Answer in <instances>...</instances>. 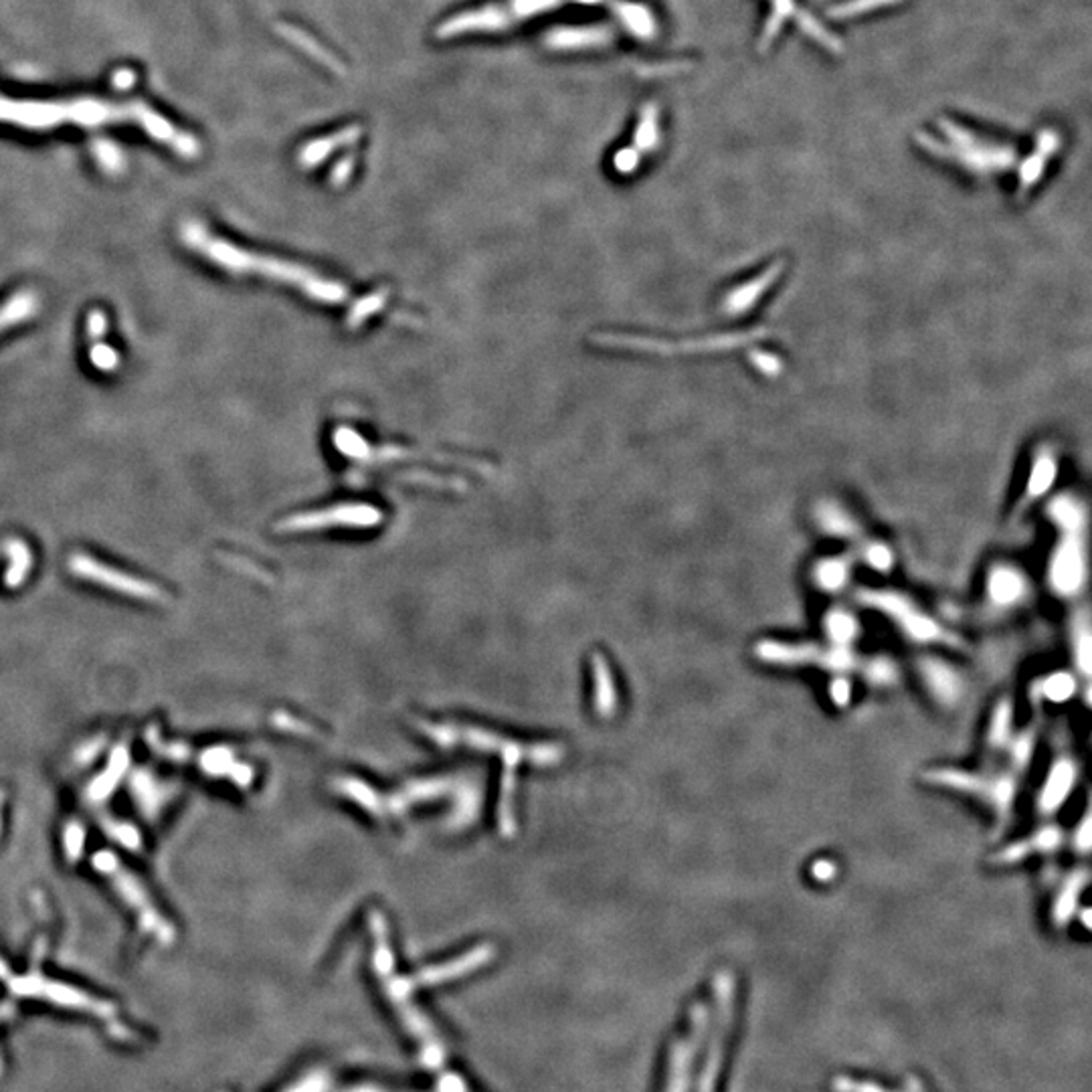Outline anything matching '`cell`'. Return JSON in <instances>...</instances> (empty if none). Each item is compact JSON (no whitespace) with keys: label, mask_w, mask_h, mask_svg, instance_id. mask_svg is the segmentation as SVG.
Listing matches in <instances>:
<instances>
[{"label":"cell","mask_w":1092,"mask_h":1092,"mask_svg":"<svg viewBox=\"0 0 1092 1092\" xmlns=\"http://www.w3.org/2000/svg\"><path fill=\"white\" fill-rule=\"evenodd\" d=\"M923 781L979 801L992 811L997 831H1003L1014 820L1022 775L1008 765L999 767L994 761H985L981 769L933 767L925 770Z\"/></svg>","instance_id":"3957f363"},{"label":"cell","mask_w":1092,"mask_h":1092,"mask_svg":"<svg viewBox=\"0 0 1092 1092\" xmlns=\"http://www.w3.org/2000/svg\"><path fill=\"white\" fill-rule=\"evenodd\" d=\"M858 603L884 615L910 644L920 648H945L966 650V639H961L953 630L940 624L937 617L927 613L910 597L890 589H860L855 593Z\"/></svg>","instance_id":"277c9868"},{"label":"cell","mask_w":1092,"mask_h":1092,"mask_svg":"<svg viewBox=\"0 0 1092 1092\" xmlns=\"http://www.w3.org/2000/svg\"><path fill=\"white\" fill-rule=\"evenodd\" d=\"M862 561L876 573H890L894 565V554L882 543H868L862 548Z\"/></svg>","instance_id":"1f68e13d"},{"label":"cell","mask_w":1092,"mask_h":1092,"mask_svg":"<svg viewBox=\"0 0 1092 1092\" xmlns=\"http://www.w3.org/2000/svg\"><path fill=\"white\" fill-rule=\"evenodd\" d=\"M1070 652H1073L1077 676L1082 680L1084 686H1088L1092 666V630L1088 611L1077 613L1073 624H1070Z\"/></svg>","instance_id":"ffe728a7"},{"label":"cell","mask_w":1092,"mask_h":1092,"mask_svg":"<svg viewBox=\"0 0 1092 1092\" xmlns=\"http://www.w3.org/2000/svg\"><path fill=\"white\" fill-rule=\"evenodd\" d=\"M1058 476V460L1054 456L1052 449H1042L1038 452V456L1034 458L1032 469H1030V480L1025 484V491L1023 496L1020 498V504L1016 506L1014 517L1018 518L1020 514L1027 508L1032 506L1034 502H1038L1048 490L1052 488L1054 480Z\"/></svg>","instance_id":"e0dca14e"},{"label":"cell","mask_w":1092,"mask_h":1092,"mask_svg":"<svg viewBox=\"0 0 1092 1092\" xmlns=\"http://www.w3.org/2000/svg\"><path fill=\"white\" fill-rule=\"evenodd\" d=\"M1058 144H1060V138H1058L1056 132L1044 130L1040 134L1036 153L1030 158H1027L1020 168V197H1023L1025 192L1040 181L1044 168H1046V162L1056 153Z\"/></svg>","instance_id":"603a6c76"},{"label":"cell","mask_w":1092,"mask_h":1092,"mask_svg":"<svg viewBox=\"0 0 1092 1092\" xmlns=\"http://www.w3.org/2000/svg\"><path fill=\"white\" fill-rule=\"evenodd\" d=\"M1088 882H1090L1088 868H1077L1062 878V882L1052 898V910H1050L1052 923L1056 929H1066L1070 923H1073V918L1080 910V898L1088 888Z\"/></svg>","instance_id":"2e32d148"},{"label":"cell","mask_w":1092,"mask_h":1092,"mask_svg":"<svg viewBox=\"0 0 1092 1092\" xmlns=\"http://www.w3.org/2000/svg\"><path fill=\"white\" fill-rule=\"evenodd\" d=\"M1080 678L1073 672L1056 670L1032 682L1030 698L1036 704H1066L1080 690Z\"/></svg>","instance_id":"d6986e66"},{"label":"cell","mask_w":1092,"mask_h":1092,"mask_svg":"<svg viewBox=\"0 0 1092 1092\" xmlns=\"http://www.w3.org/2000/svg\"><path fill=\"white\" fill-rule=\"evenodd\" d=\"M656 144H658V108H654V105H646L633 148L641 154V153H650Z\"/></svg>","instance_id":"4dcf8cb0"},{"label":"cell","mask_w":1092,"mask_h":1092,"mask_svg":"<svg viewBox=\"0 0 1092 1092\" xmlns=\"http://www.w3.org/2000/svg\"><path fill=\"white\" fill-rule=\"evenodd\" d=\"M1064 537L1056 546L1050 569H1048V581L1058 597L1070 599L1077 597L1086 583V554L1082 532H1062Z\"/></svg>","instance_id":"ba28073f"},{"label":"cell","mask_w":1092,"mask_h":1092,"mask_svg":"<svg viewBox=\"0 0 1092 1092\" xmlns=\"http://www.w3.org/2000/svg\"><path fill=\"white\" fill-rule=\"evenodd\" d=\"M39 312V295L33 290H18L0 304V332L27 322Z\"/></svg>","instance_id":"cb8c5ba5"},{"label":"cell","mask_w":1092,"mask_h":1092,"mask_svg":"<svg viewBox=\"0 0 1092 1092\" xmlns=\"http://www.w3.org/2000/svg\"><path fill=\"white\" fill-rule=\"evenodd\" d=\"M818 522H820L822 530L827 532V537H836V539H858L860 537L858 522H855L852 517H848V514L838 506L824 504L820 508V514H818Z\"/></svg>","instance_id":"4316f807"},{"label":"cell","mask_w":1092,"mask_h":1092,"mask_svg":"<svg viewBox=\"0 0 1092 1092\" xmlns=\"http://www.w3.org/2000/svg\"><path fill=\"white\" fill-rule=\"evenodd\" d=\"M1030 597V581L1012 565H995L988 574V599L995 609L1010 611L1023 605Z\"/></svg>","instance_id":"5bb4252c"},{"label":"cell","mask_w":1092,"mask_h":1092,"mask_svg":"<svg viewBox=\"0 0 1092 1092\" xmlns=\"http://www.w3.org/2000/svg\"><path fill=\"white\" fill-rule=\"evenodd\" d=\"M787 262L777 260L765 271H761L757 277H753V280H748L742 286L728 292L726 297L722 299V312L728 316H742L746 312H751L759 304V299L779 282Z\"/></svg>","instance_id":"9a60e30c"},{"label":"cell","mask_w":1092,"mask_h":1092,"mask_svg":"<svg viewBox=\"0 0 1092 1092\" xmlns=\"http://www.w3.org/2000/svg\"><path fill=\"white\" fill-rule=\"evenodd\" d=\"M382 520V514L367 504H349V506H336L308 514H297L290 517L280 524L284 532H306L316 528H328V526H375Z\"/></svg>","instance_id":"30bf717a"},{"label":"cell","mask_w":1092,"mask_h":1092,"mask_svg":"<svg viewBox=\"0 0 1092 1092\" xmlns=\"http://www.w3.org/2000/svg\"><path fill=\"white\" fill-rule=\"evenodd\" d=\"M751 362L755 364V367H757L763 375H767V377H769V375L773 377V375H777V373L781 371V362H779V358H777L775 354L755 352L753 358H751Z\"/></svg>","instance_id":"60d3db41"},{"label":"cell","mask_w":1092,"mask_h":1092,"mask_svg":"<svg viewBox=\"0 0 1092 1092\" xmlns=\"http://www.w3.org/2000/svg\"><path fill=\"white\" fill-rule=\"evenodd\" d=\"M1014 733H1016L1014 731V702L1010 698H1001L994 706L990 720H988V728H985L983 744H985V755H988V761L1003 755L1005 746L1010 744Z\"/></svg>","instance_id":"ac0fdd59"},{"label":"cell","mask_w":1092,"mask_h":1092,"mask_svg":"<svg viewBox=\"0 0 1092 1092\" xmlns=\"http://www.w3.org/2000/svg\"><path fill=\"white\" fill-rule=\"evenodd\" d=\"M1036 748H1038V733L1034 726H1027L1023 731L1014 733L1010 744L1005 746L1003 757L1008 761V767L1023 777V773L1030 769L1034 761Z\"/></svg>","instance_id":"d4e9b609"},{"label":"cell","mask_w":1092,"mask_h":1092,"mask_svg":"<svg viewBox=\"0 0 1092 1092\" xmlns=\"http://www.w3.org/2000/svg\"><path fill=\"white\" fill-rule=\"evenodd\" d=\"M0 122H11L25 127H51L63 122L83 126L108 124V122H140L146 132L173 146L182 156H195L199 146L195 138L179 132L156 112L148 110L142 103L114 105L101 99H79L66 103H39V101H11L0 98Z\"/></svg>","instance_id":"6da1fadb"},{"label":"cell","mask_w":1092,"mask_h":1092,"mask_svg":"<svg viewBox=\"0 0 1092 1092\" xmlns=\"http://www.w3.org/2000/svg\"><path fill=\"white\" fill-rule=\"evenodd\" d=\"M358 136H360L358 127H345V130H342V132H336V134H332V136L314 140V142L306 144V148L302 150V153H299V162H302L304 166L320 164V160H324V158L332 153V150L336 148V144H347V142L350 144V142H354Z\"/></svg>","instance_id":"83f0119b"},{"label":"cell","mask_w":1092,"mask_h":1092,"mask_svg":"<svg viewBox=\"0 0 1092 1092\" xmlns=\"http://www.w3.org/2000/svg\"><path fill=\"white\" fill-rule=\"evenodd\" d=\"M94 153L98 156V162L101 164L103 170H108V173H120L122 166H124V158L120 154V150L116 148V144L112 142H96Z\"/></svg>","instance_id":"8d00e7d4"},{"label":"cell","mask_w":1092,"mask_h":1092,"mask_svg":"<svg viewBox=\"0 0 1092 1092\" xmlns=\"http://www.w3.org/2000/svg\"><path fill=\"white\" fill-rule=\"evenodd\" d=\"M1080 779V767L1078 761L1070 755H1058L1050 769H1048L1046 779L1036 796V811L1040 818H1052L1058 813L1070 796L1075 794V789Z\"/></svg>","instance_id":"8fae6325"},{"label":"cell","mask_w":1092,"mask_h":1092,"mask_svg":"<svg viewBox=\"0 0 1092 1092\" xmlns=\"http://www.w3.org/2000/svg\"><path fill=\"white\" fill-rule=\"evenodd\" d=\"M85 330H88V338L92 342L103 340L105 332H108V316H105L101 310H92L88 314V324H85Z\"/></svg>","instance_id":"74e56055"},{"label":"cell","mask_w":1092,"mask_h":1092,"mask_svg":"<svg viewBox=\"0 0 1092 1092\" xmlns=\"http://www.w3.org/2000/svg\"><path fill=\"white\" fill-rule=\"evenodd\" d=\"M5 552L9 554V559H11V569L5 574V581H7V587H16L27 576L31 563H33V556H31L29 546L18 539L5 543Z\"/></svg>","instance_id":"f546056e"},{"label":"cell","mask_w":1092,"mask_h":1092,"mask_svg":"<svg viewBox=\"0 0 1092 1092\" xmlns=\"http://www.w3.org/2000/svg\"><path fill=\"white\" fill-rule=\"evenodd\" d=\"M767 334L769 332L765 328L714 334L704 338H688V340H658V338H641L628 334H597L593 336V342L599 347H609V349H628V350H644V352H659V354H692V352L731 350L748 345V342H753L757 338H765Z\"/></svg>","instance_id":"52a82bcc"},{"label":"cell","mask_w":1092,"mask_h":1092,"mask_svg":"<svg viewBox=\"0 0 1092 1092\" xmlns=\"http://www.w3.org/2000/svg\"><path fill=\"white\" fill-rule=\"evenodd\" d=\"M858 674L874 688H892L901 682V666L888 656L862 658Z\"/></svg>","instance_id":"484cf974"},{"label":"cell","mask_w":1092,"mask_h":1092,"mask_svg":"<svg viewBox=\"0 0 1092 1092\" xmlns=\"http://www.w3.org/2000/svg\"><path fill=\"white\" fill-rule=\"evenodd\" d=\"M753 654L765 666L777 668H813L827 674H858L862 658L854 648H838L816 641H783L761 639Z\"/></svg>","instance_id":"5b68a950"},{"label":"cell","mask_w":1092,"mask_h":1092,"mask_svg":"<svg viewBox=\"0 0 1092 1092\" xmlns=\"http://www.w3.org/2000/svg\"><path fill=\"white\" fill-rule=\"evenodd\" d=\"M852 565L850 556H829L813 567L811 581L824 593H840L850 585Z\"/></svg>","instance_id":"7402d4cb"},{"label":"cell","mask_w":1092,"mask_h":1092,"mask_svg":"<svg viewBox=\"0 0 1092 1092\" xmlns=\"http://www.w3.org/2000/svg\"><path fill=\"white\" fill-rule=\"evenodd\" d=\"M916 674L927 694L943 706V709H953L967 692V680L963 672L951 663L949 659L927 654L916 659Z\"/></svg>","instance_id":"9c48e42d"},{"label":"cell","mask_w":1092,"mask_h":1092,"mask_svg":"<svg viewBox=\"0 0 1092 1092\" xmlns=\"http://www.w3.org/2000/svg\"><path fill=\"white\" fill-rule=\"evenodd\" d=\"M1070 844H1073V850L1077 854H1080L1082 858L1090 854V846H1092V818H1090V809H1086L1082 813V818L1077 822V827L1073 831V836H1070Z\"/></svg>","instance_id":"836d02e7"},{"label":"cell","mask_w":1092,"mask_h":1092,"mask_svg":"<svg viewBox=\"0 0 1092 1092\" xmlns=\"http://www.w3.org/2000/svg\"><path fill=\"white\" fill-rule=\"evenodd\" d=\"M824 631L827 644L838 648H854L855 641L862 635V626L860 619L848 609L833 607L824 617Z\"/></svg>","instance_id":"44dd1931"},{"label":"cell","mask_w":1092,"mask_h":1092,"mask_svg":"<svg viewBox=\"0 0 1092 1092\" xmlns=\"http://www.w3.org/2000/svg\"><path fill=\"white\" fill-rule=\"evenodd\" d=\"M70 569L71 573H75L77 576H83V579H90L96 581L103 587H110L114 591H122L126 595H134V597H142V599H150V602H156V599L162 597L160 589L150 585L146 581L134 579V576L120 573L116 569L105 567L101 563H98L96 559L88 554H73L70 559Z\"/></svg>","instance_id":"4fadbf2b"},{"label":"cell","mask_w":1092,"mask_h":1092,"mask_svg":"<svg viewBox=\"0 0 1092 1092\" xmlns=\"http://www.w3.org/2000/svg\"><path fill=\"white\" fill-rule=\"evenodd\" d=\"M1048 512H1050V518L1060 528V532H1082L1084 510L1075 498L1062 496L1050 504Z\"/></svg>","instance_id":"f1b7e54d"},{"label":"cell","mask_w":1092,"mask_h":1092,"mask_svg":"<svg viewBox=\"0 0 1092 1092\" xmlns=\"http://www.w3.org/2000/svg\"><path fill=\"white\" fill-rule=\"evenodd\" d=\"M181 239L188 249L197 251L199 255L207 257L210 264H215L217 267L233 275H249V273L264 275L269 277V280L295 286L312 299H318V302L324 304H336L347 297V290L340 284L322 280V277H318V273L297 264L245 251L221 238H215V235H210L207 227L197 221L182 223Z\"/></svg>","instance_id":"7a4b0ae2"},{"label":"cell","mask_w":1092,"mask_h":1092,"mask_svg":"<svg viewBox=\"0 0 1092 1092\" xmlns=\"http://www.w3.org/2000/svg\"><path fill=\"white\" fill-rule=\"evenodd\" d=\"M836 874H838V866L833 864L831 860H826V858H820L818 862H813V866H811L813 881H818V882H831L833 878H836Z\"/></svg>","instance_id":"ab89813d"},{"label":"cell","mask_w":1092,"mask_h":1092,"mask_svg":"<svg viewBox=\"0 0 1092 1092\" xmlns=\"http://www.w3.org/2000/svg\"><path fill=\"white\" fill-rule=\"evenodd\" d=\"M1066 844V831L1056 824H1044L1027 836L997 848L990 862L994 866H1018L1032 855H1052Z\"/></svg>","instance_id":"7c38bea8"},{"label":"cell","mask_w":1092,"mask_h":1092,"mask_svg":"<svg viewBox=\"0 0 1092 1092\" xmlns=\"http://www.w3.org/2000/svg\"><path fill=\"white\" fill-rule=\"evenodd\" d=\"M90 362L101 373H114L120 367V354L108 342L98 340L92 342L90 349Z\"/></svg>","instance_id":"d6a6232c"},{"label":"cell","mask_w":1092,"mask_h":1092,"mask_svg":"<svg viewBox=\"0 0 1092 1092\" xmlns=\"http://www.w3.org/2000/svg\"><path fill=\"white\" fill-rule=\"evenodd\" d=\"M898 3V0H850V3H844L836 9H831L829 14L836 16V18H848V16H855V14H862L866 11H874V9H881L886 5Z\"/></svg>","instance_id":"e575fe53"},{"label":"cell","mask_w":1092,"mask_h":1092,"mask_svg":"<svg viewBox=\"0 0 1092 1092\" xmlns=\"http://www.w3.org/2000/svg\"><path fill=\"white\" fill-rule=\"evenodd\" d=\"M829 700L833 706H838V709H846V706L852 702L854 696V684L850 680L848 674H836L833 680L829 682V688H827Z\"/></svg>","instance_id":"d590c367"},{"label":"cell","mask_w":1092,"mask_h":1092,"mask_svg":"<svg viewBox=\"0 0 1092 1092\" xmlns=\"http://www.w3.org/2000/svg\"><path fill=\"white\" fill-rule=\"evenodd\" d=\"M938 126L943 127V132L951 138V146L940 144L927 134H918V142L937 156L955 158L963 166L973 170V173H981V175L1008 170L1016 160V153L1008 146L979 140L977 136L967 132L966 127H959L953 122L940 120Z\"/></svg>","instance_id":"8992f818"},{"label":"cell","mask_w":1092,"mask_h":1092,"mask_svg":"<svg viewBox=\"0 0 1092 1092\" xmlns=\"http://www.w3.org/2000/svg\"><path fill=\"white\" fill-rule=\"evenodd\" d=\"M639 156H641V154L637 153V150H635V148H626V150H621V153H617V154H615V160H613V164H615V170H617V173H621V175H630V173H633V170H635V168H637V164H639Z\"/></svg>","instance_id":"f35d334b"}]
</instances>
